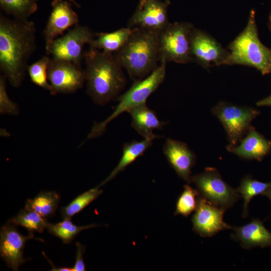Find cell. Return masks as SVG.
<instances>
[{"instance_id":"obj_1","label":"cell","mask_w":271,"mask_h":271,"mask_svg":"<svg viewBox=\"0 0 271 271\" xmlns=\"http://www.w3.org/2000/svg\"><path fill=\"white\" fill-rule=\"evenodd\" d=\"M36 49L33 22L0 15V69L13 87L22 84L28 61Z\"/></svg>"},{"instance_id":"obj_2","label":"cell","mask_w":271,"mask_h":271,"mask_svg":"<svg viewBox=\"0 0 271 271\" xmlns=\"http://www.w3.org/2000/svg\"><path fill=\"white\" fill-rule=\"evenodd\" d=\"M84 60L87 93L93 101L104 105L117 98L126 81L113 54L89 48Z\"/></svg>"},{"instance_id":"obj_3","label":"cell","mask_w":271,"mask_h":271,"mask_svg":"<svg viewBox=\"0 0 271 271\" xmlns=\"http://www.w3.org/2000/svg\"><path fill=\"white\" fill-rule=\"evenodd\" d=\"M132 29L125 45L113 55L121 67L135 81L146 78L159 65L160 31L142 28Z\"/></svg>"},{"instance_id":"obj_4","label":"cell","mask_w":271,"mask_h":271,"mask_svg":"<svg viewBox=\"0 0 271 271\" xmlns=\"http://www.w3.org/2000/svg\"><path fill=\"white\" fill-rule=\"evenodd\" d=\"M228 56L223 65H242L253 67L262 75L271 74V49L258 37L255 12L250 11L243 31L227 47Z\"/></svg>"},{"instance_id":"obj_5","label":"cell","mask_w":271,"mask_h":271,"mask_svg":"<svg viewBox=\"0 0 271 271\" xmlns=\"http://www.w3.org/2000/svg\"><path fill=\"white\" fill-rule=\"evenodd\" d=\"M167 62L162 59L158 67L146 78L134 81L131 87L117 98L118 103L112 113L104 120L95 122L88 134L87 140L97 138L106 130L109 122L121 113L131 108L146 103L148 98L164 81Z\"/></svg>"},{"instance_id":"obj_6","label":"cell","mask_w":271,"mask_h":271,"mask_svg":"<svg viewBox=\"0 0 271 271\" xmlns=\"http://www.w3.org/2000/svg\"><path fill=\"white\" fill-rule=\"evenodd\" d=\"M195 27L188 22L170 23L159 32L160 61L186 64L193 62L191 37Z\"/></svg>"},{"instance_id":"obj_7","label":"cell","mask_w":271,"mask_h":271,"mask_svg":"<svg viewBox=\"0 0 271 271\" xmlns=\"http://www.w3.org/2000/svg\"><path fill=\"white\" fill-rule=\"evenodd\" d=\"M190 183L194 184L201 197L225 210L232 207L241 197L213 167H207L203 172L192 176Z\"/></svg>"},{"instance_id":"obj_8","label":"cell","mask_w":271,"mask_h":271,"mask_svg":"<svg viewBox=\"0 0 271 271\" xmlns=\"http://www.w3.org/2000/svg\"><path fill=\"white\" fill-rule=\"evenodd\" d=\"M212 113L222 123L229 145H237L252 126L251 123L259 114V110L226 101L219 102Z\"/></svg>"},{"instance_id":"obj_9","label":"cell","mask_w":271,"mask_h":271,"mask_svg":"<svg viewBox=\"0 0 271 271\" xmlns=\"http://www.w3.org/2000/svg\"><path fill=\"white\" fill-rule=\"evenodd\" d=\"M96 34L87 26L79 25L74 26L67 33L52 42L46 50V55L81 65L84 59V47L86 44L90 43Z\"/></svg>"},{"instance_id":"obj_10","label":"cell","mask_w":271,"mask_h":271,"mask_svg":"<svg viewBox=\"0 0 271 271\" xmlns=\"http://www.w3.org/2000/svg\"><path fill=\"white\" fill-rule=\"evenodd\" d=\"M48 79L52 95L72 93L83 86L85 81V72L81 65L52 57L48 67Z\"/></svg>"},{"instance_id":"obj_11","label":"cell","mask_w":271,"mask_h":271,"mask_svg":"<svg viewBox=\"0 0 271 271\" xmlns=\"http://www.w3.org/2000/svg\"><path fill=\"white\" fill-rule=\"evenodd\" d=\"M191 51L193 62L207 69L223 65L229 53L211 36L195 28L191 34Z\"/></svg>"},{"instance_id":"obj_12","label":"cell","mask_w":271,"mask_h":271,"mask_svg":"<svg viewBox=\"0 0 271 271\" xmlns=\"http://www.w3.org/2000/svg\"><path fill=\"white\" fill-rule=\"evenodd\" d=\"M225 210L199 196L192 217L193 231L201 237H207L223 230L231 229L232 226L223 220Z\"/></svg>"},{"instance_id":"obj_13","label":"cell","mask_w":271,"mask_h":271,"mask_svg":"<svg viewBox=\"0 0 271 271\" xmlns=\"http://www.w3.org/2000/svg\"><path fill=\"white\" fill-rule=\"evenodd\" d=\"M42 239L35 237L33 232L28 236L22 235L17 229V226L7 223L1 229L0 254L8 266L13 270H18L21 265L27 259L23 256L26 241L30 239Z\"/></svg>"},{"instance_id":"obj_14","label":"cell","mask_w":271,"mask_h":271,"mask_svg":"<svg viewBox=\"0 0 271 271\" xmlns=\"http://www.w3.org/2000/svg\"><path fill=\"white\" fill-rule=\"evenodd\" d=\"M72 4L66 0L52 2V10L43 32L46 50L55 39L64 35L66 30L79 25V17L73 10Z\"/></svg>"},{"instance_id":"obj_15","label":"cell","mask_w":271,"mask_h":271,"mask_svg":"<svg viewBox=\"0 0 271 271\" xmlns=\"http://www.w3.org/2000/svg\"><path fill=\"white\" fill-rule=\"evenodd\" d=\"M167 6L159 0H148L142 8H138L129 19L127 27L161 31L170 23Z\"/></svg>"},{"instance_id":"obj_16","label":"cell","mask_w":271,"mask_h":271,"mask_svg":"<svg viewBox=\"0 0 271 271\" xmlns=\"http://www.w3.org/2000/svg\"><path fill=\"white\" fill-rule=\"evenodd\" d=\"M163 152L178 176L190 184L191 170L196 163V155L184 143L167 139Z\"/></svg>"},{"instance_id":"obj_17","label":"cell","mask_w":271,"mask_h":271,"mask_svg":"<svg viewBox=\"0 0 271 271\" xmlns=\"http://www.w3.org/2000/svg\"><path fill=\"white\" fill-rule=\"evenodd\" d=\"M226 149L242 159L261 162L271 151V141L251 126L237 145H229Z\"/></svg>"},{"instance_id":"obj_18","label":"cell","mask_w":271,"mask_h":271,"mask_svg":"<svg viewBox=\"0 0 271 271\" xmlns=\"http://www.w3.org/2000/svg\"><path fill=\"white\" fill-rule=\"evenodd\" d=\"M233 233L231 237L240 242L244 249L259 246H271V232L258 219H252L249 223L240 227L232 226Z\"/></svg>"},{"instance_id":"obj_19","label":"cell","mask_w":271,"mask_h":271,"mask_svg":"<svg viewBox=\"0 0 271 271\" xmlns=\"http://www.w3.org/2000/svg\"><path fill=\"white\" fill-rule=\"evenodd\" d=\"M131 117V126L144 139L154 140L160 138L153 133L155 129H162L166 122L161 121L154 111L144 103L127 111Z\"/></svg>"},{"instance_id":"obj_20","label":"cell","mask_w":271,"mask_h":271,"mask_svg":"<svg viewBox=\"0 0 271 271\" xmlns=\"http://www.w3.org/2000/svg\"><path fill=\"white\" fill-rule=\"evenodd\" d=\"M133 29L127 27L109 33H96L89 44L90 48L104 52L114 54L125 45Z\"/></svg>"},{"instance_id":"obj_21","label":"cell","mask_w":271,"mask_h":271,"mask_svg":"<svg viewBox=\"0 0 271 271\" xmlns=\"http://www.w3.org/2000/svg\"><path fill=\"white\" fill-rule=\"evenodd\" d=\"M152 141V140L144 139L140 142L133 141L125 143L122 148V155L118 164L108 176L97 187L99 188L112 180L137 158L143 156L146 150L151 146Z\"/></svg>"},{"instance_id":"obj_22","label":"cell","mask_w":271,"mask_h":271,"mask_svg":"<svg viewBox=\"0 0 271 271\" xmlns=\"http://www.w3.org/2000/svg\"><path fill=\"white\" fill-rule=\"evenodd\" d=\"M60 201L59 194L54 191H42L33 199H28L25 208L36 211L47 218L54 215Z\"/></svg>"},{"instance_id":"obj_23","label":"cell","mask_w":271,"mask_h":271,"mask_svg":"<svg viewBox=\"0 0 271 271\" xmlns=\"http://www.w3.org/2000/svg\"><path fill=\"white\" fill-rule=\"evenodd\" d=\"M270 186L271 182H262L253 179L250 175L242 179L236 190L243 199V217L248 216V205L251 199L256 195H262Z\"/></svg>"},{"instance_id":"obj_24","label":"cell","mask_w":271,"mask_h":271,"mask_svg":"<svg viewBox=\"0 0 271 271\" xmlns=\"http://www.w3.org/2000/svg\"><path fill=\"white\" fill-rule=\"evenodd\" d=\"M41 0H0L2 11L14 18L29 20L38 9V3Z\"/></svg>"},{"instance_id":"obj_25","label":"cell","mask_w":271,"mask_h":271,"mask_svg":"<svg viewBox=\"0 0 271 271\" xmlns=\"http://www.w3.org/2000/svg\"><path fill=\"white\" fill-rule=\"evenodd\" d=\"M8 223L26 228L29 232L37 231L42 233L49 223L46 218L35 211L24 208L10 219Z\"/></svg>"},{"instance_id":"obj_26","label":"cell","mask_w":271,"mask_h":271,"mask_svg":"<svg viewBox=\"0 0 271 271\" xmlns=\"http://www.w3.org/2000/svg\"><path fill=\"white\" fill-rule=\"evenodd\" d=\"M98 226V224L77 226L71 222V219L67 218L56 224L49 223L46 228L49 233L60 238L64 243H69L82 230Z\"/></svg>"},{"instance_id":"obj_27","label":"cell","mask_w":271,"mask_h":271,"mask_svg":"<svg viewBox=\"0 0 271 271\" xmlns=\"http://www.w3.org/2000/svg\"><path fill=\"white\" fill-rule=\"evenodd\" d=\"M102 190L97 186L79 195L68 205L61 208L62 217L64 219L69 218L80 212L85 207L97 198Z\"/></svg>"},{"instance_id":"obj_28","label":"cell","mask_w":271,"mask_h":271,"mask_svg":"<svg viewBox=\"0 0 271 271\" xmlns=\"http://www.w3.org/2000/svg\"><path fill=\"white\" fill-rule=\"evenodd\" d=\"M50 59L48 55H44L27 68L32 82L49 92L51 87L48 79V67Z\"/></svg>"},{"instance_id":"obj_29","label":"cell","mask_w":271,"mask_h":271,"mask_svg":"<svg viewBox=\"0 0 271 271\" xmlns=\"http://www.w3.org/2000/svg\"><path fill=\"white\" fill-rule=\"evenodd\" d=\"M199 194L196 189L189 185L184 186V190L178 198L175 215L187 217L196 209Z\"/></svg>"},{"instance_id":"obj_30","label":"cell","mask_w":271,"mask_h":271,"mask_svg":"<svg viewBox=\"0 0 271 271\" xmlns=\"http://www.w3.org/2000/svg\"><path fill=\"white\" fill-rule=\"evenodd\" d=\"M7 78L0 76V113L10 115H17L20 109L17 104L14 102L9 97L7 90Z\"/></svg>"},{"instance_id":"obj_31","label":"cell","mask_w":271,"mask_h":271,"mask_svg":"<svg viewBox=\"0 0 271 271\" xmlns=\"http://www.w3.org/2000/svg\"><path fill=\"white\" fill-rule=\"evenodd\" d=\"M77 251L75 263L72 267V271L85 270V264L83 259V255L85 251V246L79 242L76 243Z\"/></svg>"},{"instance_id":"obj_32","label":"cell","mask_w":271,"mask_h":271,"mask_svg":"<svg viewBox=\"0 0 271 271\" xmlns=\"http://www.w3.org/2000/svg\"><path fill=\"white\" fill-rule=\"evenodd\" d=\"M256 104L259 106H271V94L267 97L258 101Z\"/></svg>"},{"instance_id":"obj_33","label":"cell","mask_w":271,"mask_h":271,"mask_svg":"<svg viewBox=\"0 0 271 271\" xmlns=\"http://www.w3.org/2000/svg\"><path fill=\"white\" fill-rule=\"evenodd\" d=\"M45 256L46 258L48 259V261L49 262L50 264H51V266L52 267V269L51 270H54V271H72V267H56L51 262V261L48 259L47 256L45 255Z\"/></svg>"},{"instance_id":"obj_34","label":"cell","mask_w":271,"mask_h":271,"mask_svg":"<svg viewBox=\"0 0 271 271\" xmlns=\"http://www.w3.org/2000/svg\"><path fill=\"white\" fill-rule=\"evenodd\" d=\"M262 195L266 196L271 201V186L263 193Z\"/></svg>"},{"instance_id":"obj_35","label":"cell","mask_w":271,"mask_h":271,"mask_svg":"<svg viewBox=\"0 0 271 271\" xmlns=\"http://www.w3.org/2000/svg\"><path fill=\"white\" fill-rule=\"evenodd\" d=\"M148 0H140V3L138 8H142Z\"/></svg>"},{"instance_id":"obj_36","label":"cell","mask_w":271,"mask_h":271,"mask_svg":"<svg viewBox=\"0 0 271 271\" xmlns=\"http://www.w3.org/2000/svg\"><path fill=\"white\" fill-rule=\"evenodd\" d=\"M68 1L71 2V3L73 4L77 8L81 7V6L78 3H77L75 0H68Z\"/></svg>"},{"instance_id":"obj_37","label":"cell","mask_w":271,"mask_h":271,"mask_svg":"<svg viewBox=\"0 0 271 271\" xmlns=\"http://www.w3.org/2000/svg\"><path fill=\"white\" fill-rule=\"evenodd\" d=\"M268 27L269 31L271 32V12L270 13L269 17Z\"/></svg>"}]
</instances>
